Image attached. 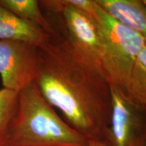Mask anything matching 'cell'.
Listing matches in <instances>:
<instances>
[{"label": "cell", "mask_w": 146, "mask_h": 146, "mask_svg": "<svg viewBox=\"0 0 146 146\" xmlns=\"http://www.w3.org/2000/svg\"><path fill=\"white\" fill-rule=\"evenodd\" d=\"M50 39L36 47L35 83L66 122L89 139H101L112 110L110 84L77 50L60 21L51 23Z\"/></svg>", "instance_id": "6da1fadb"}, {"label": "cell", "mask_w": 146, "mask_h": 146, "mask_svg": "<svg viewBox=\"0 0 146 146\" xmlns=\"http://www.w3.org/2000/svg\"><path fill=\"white\" fill-rule=\"evenodd\" d=\"M89 141L58 116L35 81L18 93L5 146H89Z\"/></svg>", "instance_id": "7a4b0ae2"}, {"label": "cell", "mask_w": 146, "mask_h": 146, "mask_svg": "<svg viewBox=\"0 0 146 146\" xmlns=\"http://www.w3.org/2000/svg\"><path fill=\"white\" fill-rule=\"evenodd\" d=\"M91 17L101 38L102 72L110 85L126 92L138 55L146 45L145 38L111 18L97 3Z\"/></svg>", "instance_id": "3957f363"}, {"label": "cell", "mask_w": 146, "mask_h": 146, "mask_svg": "<svg viewBox=\"0 0 146 146\" xmlns=\"http://www.w3.org/2000/svg\"><path fill=\"white\" fill-rule=\"evenodd\" d=\"M110 87L112 110L100 140L106 146H146V107L131 100L119 87Z\"/></svg>", "instance_id": "277c9868"}, {"label": "cell", "mask_w": 146, "mask_h": 146, "mask_svg": "<svg viewBox=\"0 0 146 146\" xmlns=\"http://www.w3.org/2000/svg\"><path fill=\"white\" fill-rule=\"evenodd\" d=\"M39 4L50 14L58 16L74 47L102 72L101 38L92 17L73 6L68 0L39 1Z\"/></svg>", "instance_id": "5b68a950"}, {"label": "cell", "mask_w": 146, "mask_h": 146, "mask_svg": "<svg viewBox=\"0 0 146 146\" xmlns=\"http://www.w3.org/2000/svg\"><path fill=\"white\" fill-rule=\"evenodd\" d=\"M36 47L0 40V76L3 88L19 93L35 81Z\"/></svg>", "instance_id": "8992f818"}, {"label": "cell", "mask_w": 146, "mask_h": 146, "mask_svg": "<svg viewBox=\"0 0 146 146\" xmlns=\"http://www.w3.org/2000/svg\"><path fill=\"white\" fill-rule=\"evenodd\" d=\"M50 38V34L41 27L0 6V40L21 41L37 47Z\"/></svg>", "instance_id": "52a82bcc"}, {"label": "cell", "mask_w": 146, "mask_h": 146, "mask_svg": "<svg viewBox=\"0 0 146 146\" xmlns=\"http://www.w3.org/2000/svg\"><path fill=\"white\" fill-rule=\"evenodd\" d=\"M108 15L146 39V5L143 0H96Z\"/></svg>", "instance_id": "ba28073f"}, {"label": "cell", "mask_w": 146, "mask_h": 146, "mask_svg": "<svg viewBox=\"0 0 146 146\" xmlns=\"http://www.w3.org/2000/svg\"><path fill=\"white\" fill-rule=\"evenodd\" d=\"M0 6L25 21L35 24L48 33L53 32L52 23L42 12L36 0H0Z\"/></svg>", "instance_id": "9c48e42d"}, {"label": "cell", "mask_w": 146, "mask_h": 146, "mask_svg": "<svg viewBox=\"0 0 146 146\" xmlns=\"http://www.w3.org/2000/svg\"><path fill=\"white\" fill-rule=\"evenodd\" d=\"M126 94L133 102L146 107V45L137 58Z\"/></svg>", "instance_id": "30bf717a"}, {"label": "cell", "mask_w": 146, "mask_h": 146, "mask_svg": "<svg viewBox=\"0 0 146 146\" xmlns=\"http://www.w3.org/2000/svg\"><path fill=\"white\" fill-rule=\"evenodd\" d=\"M18 93L3 88L0 89V146H5L9 127L16 114Z\"/></svg>", "instance_id": "8fae6325"}, {"label": "cell", "mask_w": 146, "mask_h": 146, "mask_svg": "<svg viewBox=\"0 0 146 146\" xmlns=\"http://www.w3.org/2000/svg\"><path fill=\"white\" fill-rule=\"evenodd\" d=\"M89 146H106L100 139H89Z\"/></svg>", "instance_id": "7c38bea8"}, {"label": "cell", "mask_w": 146, "mask_h": 146, "mask_svg": "<svg viewBox=\"0 0 146 146\" xmlns=\"http://www.w3.org/2000/svg\"><path fill=\"white\" fill-rule=\"evenodd\" d=\"M143 2L144 3V4L146 5V0H143Z\"/></svg>", "instance_id": "4fadbf2b"}]
</instances>
